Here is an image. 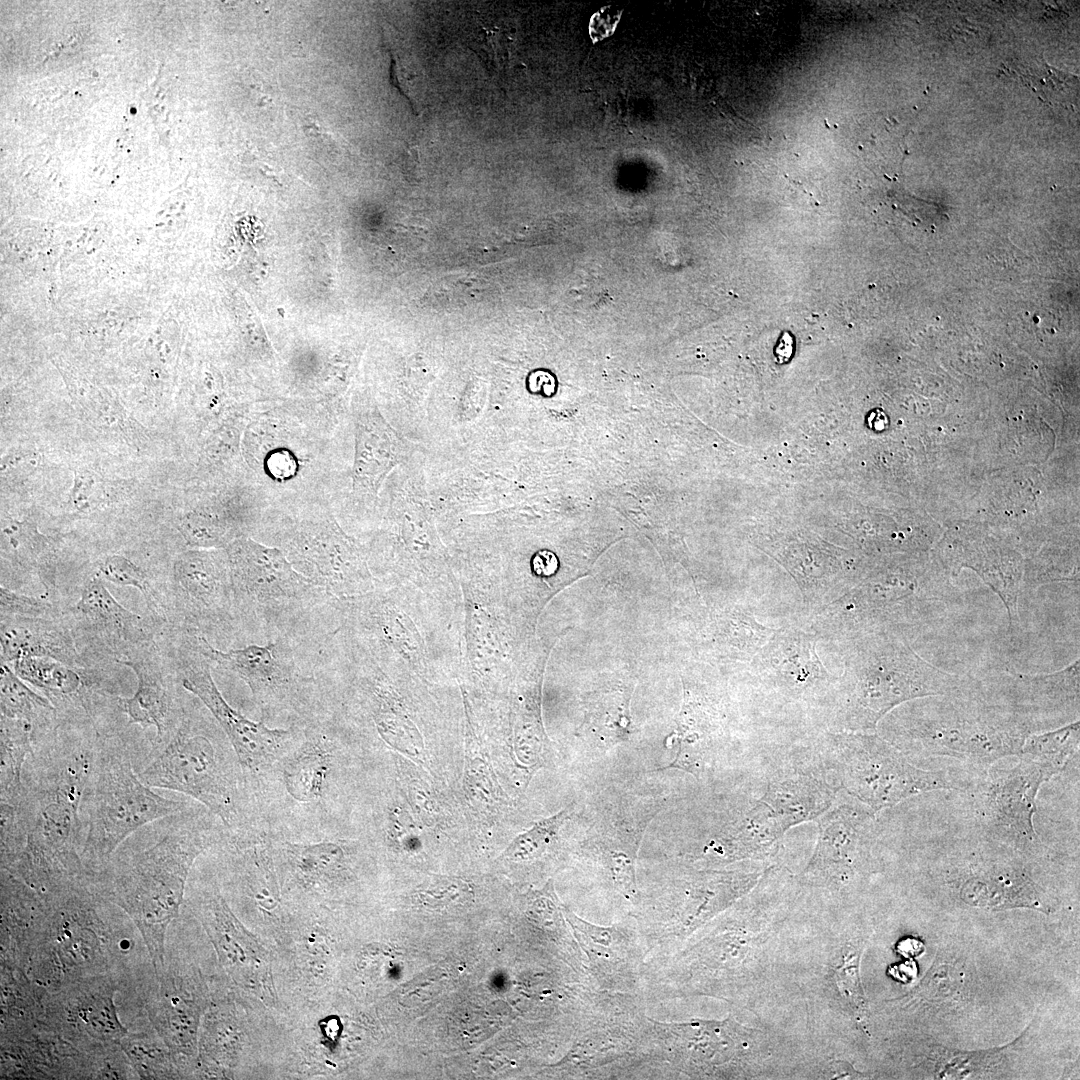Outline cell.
<instances>
[{
    "label": "cell",
    "instance_id": "52a82bcc",
    "mask_svg": "<svg viewBox=\"0 0 1080 1080\" xmlns=\"http://www.w3.org/2000/svg\"><path fill=\"white\" fill-rule=\"evenodd\" d=\"M252 537L283 551L292 566L334 598L376 588L364 544L348 534L328 502L269 508Z\"/></svg>",
    "mask_w": 1080,
    "mask_h": 1080
},
{
    "label": "cell",
    "instance_id": "4316f807",
    "mask_svg": "<svg viewBox=\"0 0 1080 1080\" xmlns=\"http://www.w3.org/2000/svg\"><path fill=\"white\" fill-rule=\"evenodd\" d=\"M156 980L158 987L146 1004L150 1022L171 1052L187 1049L196 1033L199 1008L185 998V992L169 972L163 970Z\"/></svg>",
    "mask_w": 1080,
    "mask_h": 1080
},
{
    "label": "cell",
    "instance_id": "e575fe53",
    "mask_svg": "<svg viewBox=\"0 0 1080 1080\" xmlns=\"http://www.w3.org/2000/svg\"><path fill=\"white\" fill-rule=\"evenodd\" d=\"M0 706L1 715L24 719L33 725L54 712L51 702L29 688L5 663H1Z\"/></svg>",
    "mask_w": 1080,
    "mask_h": 1080
},
{
    "label": "cell",
    "instance_id": "603a6c76",
    "mask_svg": "<svg viewBox=\"0 0 1080 1080\" xmlns=\"http://www.w3.org/2000/svg\"><path fill=\"white\" fill-rule=\"evenodd\" d=\"M45 913L44 899L1 869V965L28 969Z\"/></svg>",
    "mask_w": 1080,
    "mask_h": 1080
},
{
    "label": "cell",
    "instance_id": "e0dca14e",
    "mask_svg": "<svg viewBox=\"0 0 1080 1080\" xmlns=\"http://www.w3.org/2000/svg\"><path fill=\"white\" fill-rule=\"evenodd\" d=\"M819 640L811 629L777 628L750 661L752 678L786 702L831 705L837 676L820 660Z\"/></svg>",
    "mask_w": 1080,
    "mask_h": 1080
},
{
    "label": "cell",
    "instance_id": "83f0119b",
    "mask_svg": "<svg viewBox=\"0 0 1080 1080\" xmlns=\"http://www.w3.org/2000/svg\"><path fill=\"white\" fill-rule=\"evenodd\" d=\"M873 815L862 805L837 807L824 816L817 852L813 864L824 867L830 863L849 861L870 831Z\"/></svg>",
    "mask_w": 1080,
    "mask_h": 1080
},
{
    "label": "cell",
    "instance_id": "f546056e",
    "mask_svg": "<svg viewBox=\"0 0 1080 1080\" xmlns=\"http://www.w3.org/2000/svg\"><path fill=\"white\" fill-rule=\"evenodd\" d=\"M709 703L686 695L678 719V749L672 763L661 770L675 768L698 776L711 747L712 722Z\"/></svg>",
    "mask_w": 1080,
    "mask_h": 1080
},
{
    "label": "cell",
    "instance_id": "7c38bea8",
    "mask_svg": "<svg viewBox=\"0 0 1080 1080\" xmlns=\"http://www.w3.org/2000/svg\"><path fill=\"white\" fill-rule=\"evenodd\" d=\"M46 913L28 969L48 992L110 973L122 949L87 883L44 900Z\"/></svg>",
    "mask_w": 1080,
    "mask_h": 1080
},
{
    "label": "cell",
    "instance_id": "7a4b0ae2",
    "mask_svg": "<svg viewBox=\"0 0 1080 1080\" xmlns=\"http://www.w3.org/2000/svg\"><path fill=\"white\" fill-rule=\"evenodd\" d=\"M344 411L318 402L255 405L242 435L246 478L270 508L332 505L343 490Z\"/></svg>",
    "mask_w": 1080,
    "mask_h": 1080
},
{
    "label": "cell",
    "instance_id": "7402d4cb",
    "mask_svg": "<svg viewBox=\"0 0 1080 1080\" xmlns=\"http://www.w3.org/2000/svg\"><path fill=\"white\" fill-rule=\"evenodd\" d=\"M86 1055L42 1021L1 1029V1078L82 1079Z\"/></svg>",
    "mask_w": 1080,
    "mask_h": 1080
},
{
    "label": "cell",
    "instance_id": "d6a6232c",
    "mask_svg": "<svg viewBox=\"0 0 1080 1080\" xmlns=\"http://www.w3.org/2000/svg\"><path fill=\"white\" fill-rule=\"evenodd\" d=\"M464 735V791L474 805L481 809L494 810L503 804L505 796L479 739L476 726L466 713Z\"/></svg>",
    "mask_w": 1080,
    "mask_h": 1080
},
{
    "label": "cell",
    "instance_id": "8992f818",
    "mask_svg": "<svg viewBox=\"0 0 1080 1080\" xmlns=\"http://www.w3.org/2000/svg\"><path fill=\"white\" fill-rule=\"evenodd\" d=\"M393 478L381 521L363 543L377 584L412 587L463 610L453 557L439 536L434 513L412 482Z\"/></svg>",
    "mask_w": 1080,
    "mask_h": 1080
},
{
    "label": "cell",
    "instance_id": "277c9868",
    "mask_svg": "<svg viewBox=\"0 0 1080 1080\" xmlns=\"http://www.w3.org/2000/svg\"><path fill=\"white\" fill-rule=\"evenodd\" d=\"M842 644L843 672L830 705V720L837 728L874 730L896 706L951 694L965 682L924 660L897 633H869Z\"/></svg>",
    "mask_w": 1080,
    "mask_h": 1080
},
{
    "label": "cell",
    "instance_id": "836d02e7",
    "mask_svg": "<svg viewBox=\"0 0 1080 1080\" xmlns=\"http://www.w3.org/2000/svg\"><path fill=\"white\" fill-rule=\"evenodd\" d=\"M13 671L23 681L56 696L75 694L81 684L72 666L49 657H23L12 662Z\"/></svg>",
    "mask_w": 1080,
    "mask_h": 1080
},
{
    "label": "cell",
    "instance_id": "74e56055",
    "mask_svg": "<svg viewBox=\"0 0 1080 1080\" xmlns=\"http://www.w3.org/2000/svg\"><path fill=\"white\" fill-rule=\"evenodd\" d=\"M570 808L543 818L532 827L517 835L503 851L501 858L514 862H526L540 857L558 836L561 826L568 818Z\"/></svg>",
    "mask_w": 1080,
    "mask_h": 1080
},
{
    "label": "cell",
    "instance_id": "b9f144b4",
    "mask_svg": "<svg viewBox=\"0 0 1080 1080\" xmlns=\"http://www.w3.org/2000/svg\"><path fill=\"white\" fill-rule=\"evenodd\" d=\"M400 769L402 770L401 775L405 777L403 783L412 808L425 822L433 823L439 814V810L431 789L424 781L415 778L412 773L404 770L402 765Z\"/></svg>",
    "mask_w": 1080,
    "mask_h": 1080
},
{
    "label": "cell",
    "instance_id": "30bf717a",
    "mask_svg": "<svg viewBox=\"0 0 1080 1080\" xmlns=\"http://www.w3.org/2000/svg\"><path fill=\"white\" fill-rule=\"evenodd\" d=\"M919 705L911 714L909 741L931 755L975 766L1018 755L1032 726L1013 707L990 703L975 681Z\"/></svg>",
    "mask_w": 1080,
    "mask_h": 1080
},
{
    "label": "cell",
    "instance_id": "ba28073f",
    "mask_svg": "<svg viewBox=\"0 0 1080 1080\" xmlns=\"http://www.w3.org/2000/svg\"><path fill=\"white\" fill-rule=\"evenodd\" d=\"M226 549L240 630L300 636L332 598L300 574L282 550L243 536Z\"/></svg>",
    "mask_w": 1080,
    "mask_h": 1080
},
{
    "label": "cell",
    "instance_id": "44dd1931",
    "mask_svg": "<svg viewBox=\"0 0 1080 1080\" xmlns=\"http://www.w3.org/2000/svg\"><path fill=\"white\" fill-rule=\"evenodd\" d=\"M1017 756L1015 765L986 783L982 807L986 822L997 836L1026 844L1037 838L1033 824L1037 794L1057 772L1024 754Z\"/></svg>",
    "mask_w": 1080,
    "mask_h": 1080
},
{
    "label": "cell",
    "instance_id": "6da1fadb",
    "mask_svg": "<svg viewBox=\"0 0 1080 1080\" xmlns=\"http://www.w3.org/2000/svg\"><path fill=\"white\" fill-rule=\"evenodd\" d=\"M35 762L15 804H1V869L43 899L87 882L81 859V804L96 752L85 746L52 749Z\"/></svg>",
    "mask_w": 1080,
    "mask_h": 1080
},
{
    "label": "cell",
    "instance_id": "ffe728a7",
    "mask_svg": "<svg viewBox=\"0 0 1080 1080\" xmlns=\"http://www.w3.org/2000/svg\"><path fill=\"white\" fill-rule=\"evenodd\" d=\"M350 414L354 429L350 489L334 511L352 516L376 511L383 484L407 461L411 450L399 431L371 403L353 404Z\"/></svg>",
    "mask_w": 1080,
    "mask_h": 1080
},
{
    "label": "cell",
    "instance_id": "d590c367",
    "mask_svg": "<svg viewBox=\"0 0 1080 1080\" xmlns=\"http://www.w3.org/2000/svg\"><path fill=\"white\" fill-rule=\"evenodd\" d=\"M1079 722L1042 734H1031L1022 746V754L1063 771L1079 749Z\"/></svg>",
    "mask_w": 1080,
    "mask_h": 1080
},
{
    "label": "cell",
    "instance_id": "4fadbf2b",
    "mask_svg": "<svg viewBox=\"0 0 1080 1080\" xmlns=\"http://www.w3.org/2000/svg\"><path fill=\"white\" fill-rule=\"evenodd\" d=\"M186 715L161 751L139 772L152 788L188 795L233 829L241 823L242 795L232 746Z\"/></svg>",
    "mask_w": 1080,
    "mask_h": 1080
},
{
    "label": "cell",
    "instance_id": "4dcf8cb0",
    "mask_svg": "<svg viewBox=\"0 0 1080 1080\" xmlns=\"http://www.w3.org/2000/svg\"><path fill=\"white\" fill-rule=\"evenodd\" d=\"M34 725L24 719L1 715V803L17 802L24 792L23 772L33 750Z\"/></svg>",
    "mask_w": 1080,
    "mask_h": 1080
},
{
    "label": "cell",
    "instance_id": "ac0fdd59",
    "mask_svg": "<svg viewBox=\"0 0 1080 1080\" xmlns=\"http://www.w3.org/2000/svg\"><path fill=\"white\" fill-rule=\"evenodd\" d=\"M116 988V978L107 973L48 992L42 1022L84 1053L120 1044L128 1030L117 1014Z\"/></svg>",
    "mask_w": 1080,
    "mask_h": 1080
},
{
    "label": "cell",
    "instance_id": "60d3db41",
    "mask_svg": "<svg viewBox=\"0 0 1080 1080\" xmlns=\"http://www.w3.org/2000/svg\"><path fill=\"white\" fill-rule=\"evenodd\" d=\"M1 617H57L58 610L45 598L18 594L4 586L0 588Z\"/></svg>",
    "mask_w": 1080,
    "mask_h": 1080
},
{
    "label": "cell",
    "instance_id": "3957f363",
    "mask_svg": "<svg viewBox=\"0 0 1080 1080\" xmlns=\"http://www.w3.org/2000/svg\"><path fill=\"white\" fill-rule=\"evenodd\" d=\"M337 627L377 659L398 657L422 678L460 675L463 615L421 591L377 585L335 598Z\"/></svg>",
    "mask_w": 1080,
    "mask_h": 1080
},
{
    "label": "cell",
    "instance_id": "9c48e42d",
    "mask_svg": "<svg viewBox=\"0 0 1080 1080\" xmlns=\"http://www.w3.org/2000/svg\"><path fill=\"white\" fill-rule=\"evenodd\" d=\"M952 592L948 578L937 572L874 571L811 613L810 629L820 639L840 643L875 632L904 636L944 607Z\"/></svg>",
    "mask_w": 1080,
    "mask_h": 1080
},
{
    "label": "cell",
    "instance_id": "7bdbcfd3",
    "mask_svg": "<svg viewBox=\"0 0 1080 1080\" xmlns=\"http://www.w3.org/2000/svg\"><path fill=\"white\" fill-rule=\"evenodd\" d=\"M837 982L843 993H848L850 998L856 1002L860 998L859 979L857 976V965L845 962V964L836 972Z\"/></svg>",
    "mask_w": 1080,
    "mask_h": 1080
},
{
    "label": "cell",
    "instance_id": "2e32d148",
    "mask_svg": "<svg viewBox=\"0 0 1080 1080\" xmlns=\"http://www.w3.org/2000/svg\"><path fill=\"white\" fill-rule=\"evenodd\" d=\"M186 658L180 668V684L207 708L230 742L242 769L252 772L270 770L302 739L303 730L295 721L287 729L270 728L263 720L255 722L230 706L211 675L208 660L187 637Z\"/></svg>",
    "mask_w": 1080,
    "mask_h": 1080
},
{
    "label": "cell",
    "instance_id": "8fae6325",
    "mask_svg": "<svg viewBox=\"0 0 1080 1080\" xmlns=\"http://www.w3.org/2000/svg\"><path fill=\"white\" fill-rule=\"evenodd\" d=\"M151 788L135 773L123 749L104 747L96 752L81 804L86 817L81 859L91 877L139 828L186 811V803Z\"/></svg>",
    "mask_w": 1080,
    "mask_h": 1080
},
{
    "label": "cell",
    "instance_id": "9a60e30c",
    "mask_svg": "<svg viewBox=\"0 0 1080 1080\" xmlns=\"http://www.w3.org/2000/svg\"><path fill=\"white\" fill-rule=\"evenodd\" d=\"M838 753L844 787L873 810L890 807L910 796L963 786L947 773L912 765L894 746L877 735H830Z\"/></svg>",
    "mask_w": 1080,
    "mask_h": 1080
},
{
    "label": "cell",
    "instance_id": "d4e9b609",
    "mask_svg": "<svg viewBox=\"0 0 1080 1080\" xmlns=\"http://www.w3.org/2000/svg\"><path fill=\"white\" fill-rule=\"evenodd\" d=\"M74 612L86 628L116 647L140 648L151 639L141 616L121 605L98 576L85 583Z\"/></svg>",
    "mask_w": 1080,
    "mask_h": 1080
},
{
    "label": "cell",
    "instance_id": "5bb4252c",
    "mask_svg": "<svg viewBox=\"0 0 1080 1080\" xmlns=\"http://www.w3.org/2000/svg\"><path fill=\"white\" fill-rule=\"evenodd\" d=\"M192 640L210 664L234 673L248 685L263 721L285 712L294 722L320 698L315 676L306 664H301V658L307 661L306 652L288 634L277 633L265 645L250 644L228 651L218 650L198 631H192Z\"/></svg>",
    "mask_w": 1080,
    "mask_h": 1080
},
{
    "label": "cell",
    "instance_id": "ab89813d",
    "mask_svg": "<svg viewBox=\"0 0 1080 1080\" xmlns=\"http://www.w3.org/2000/svg\"><path fill=\"white\" fill-rule=\"evenodd\" d=\"M473 896L470 883L451 877H438L416 892L417 901L431 908H443L469 901Z\"/></svg>",
    "mask_w": 1080,
    "mask_h": 1080
},
{
    "label": "cell",
    "instance_id": "cb8c5ba5",
    "mask_svg": "<svg viewBox=\"0 0 1080 1080\" xmlns=\"http://www.w3.org/2000/svg\"><path fill=\"white\" fill-rule=\"evenodd\" d=\"M118 662L129 667L137 679V689L133 696L120 698L119 706L127 715L129 723L143 728L154 727L157 730V741L165 743L185 716L168 679L151 657L135 653Z\"/></svg>",
    "mask_w": 1080,
    "mask_h": 1080
},
{
    "label": "cell",
    "instance_id": "1f68e13d",
    "mask_svg": "<svg viewBox=\"0 0 1080 1080\" xmlns=\"http://www.w3.org/2000/svg\"><path fill=\"white\" fill-rule=\"evenodd\" d=\"M47 993L25 970L1 965V1029L41 1022Z\"/></svg>",
    "mask_w": 1080,
    "mask_h": 1080
},
{
    "label": "cell",
    "instance_id": "f35d334b",
    "mask_svg": "<svg viewBox=\"0 0 1080 1080\" xmlns=\"http://www.w3.org/2000/svg\"><path fill=\"white\" fill-rule=\"evenodd\" d=\"M97 576L116 585L138 589L152 611L156 613L162 612L163 609L160 608L161 602L156 599V594L147 574L128 559L118 555L108 557L100 564Z\"/></svg>",
    "mask_w": 1080,
    "mask_h": 1080
},
{
    "label": "cell",
    "instance_id": "5b68a950",
    "mask_svg": "<svg viewBox=\"0 0 1080 1080\" xmlns=\"http://www.w3.org/2000/svg\"><path fill=\"white\" fill-rule=\"evenodd\" d=\"M207 816L181 812L165 835L122 863L104 887L103 896L139 930L156 978L164 970L165 934L178 914L191 865L218 836Z\"/></svg>",
    "mask_w": 1080,
    "mask_h": 1080
},
{
    "label": "cell",
    "instance_id": "484cf974",
    "mask_svg": "<svg viewBox=\"0 0 1080 1080\" xmlns=\"http://www.w3.org/2000/svg\"><path fill=\"white\" fill-rule=\"evenodd\" d=\"M1 663L49 657L75 665L78 653L68 630L48 618L1 617Z\"/></svg>",
    "mask_w": 1080,
    "mask_h": 1080
},
{
    "label": "cell",
    "instance_id": "8d00e7d4",
    "mask_svg": "<svg viewBox=\"0 0 1080 1080\" xmlns=\"http://www.w3.org/2000/svg\"><path fill=\"white\" fill-rule=\"evenodd\" d=\"M137 1076L142 1079H163L172 1075L171 1050L163 1040L146 1033H127L121 1040Z\"/></svg>",
    "mask_w": 1080,
    "mask_h": 1080
},
{
    "label": "cell",
    "instance_id": "f1b7e54d",
    "mask_svg": "<svg viewBox=\"0 0 1080 1080\" xmlns=\"http://www.w3.org/2000/svg\"><path fill=\"white\" fill-rule=\"evenodd\" d=\"M961 897L972 905L987 907L1038 906L1034 883L1024 874L992 867L979 871L961 886Z\"/></svg>",
    "mask_w": 1080,
    "mask_h": 1080
},
{
    "label": "cell",
    "instance_id": "d6986e66",
    "mask_svg": "<svg viewBox=\"0 0 1080 1080\" xmlns=\"http://www.w3.org/2000/svg\"><path fill=\"white\" fill-rule=\"evenodd\" d=\"M171 585L175 610L188 630L240 631L226 549L181 553L173 563Z\"/></svg>",
    "mask_w": 1080,
    "mask_h": 1080
}]
</instances>
